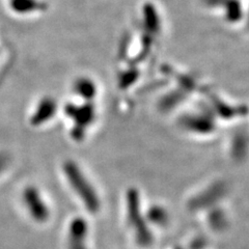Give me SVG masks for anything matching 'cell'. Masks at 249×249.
Wrapping results in <instances>:
<instances>
[{
	"instance_id": "obj_6",
	"label": "cell",
	"mask_w": 249,
	"mask_h": 249,
	"mask_svg": "<svg viewBox=\"0 0 249 249\" xmlns=\"http://www.w3.org/2000/svg\"><path fill=\"white\" fill-rule=\"evenodd\" d=\"M74 92L85 101H91L96 96V85L89 78L81 77L74 83Z\"/></svg>"
},
{
	"instance_id": "obj_5",
	"label": "cell",
	"mask_w": 249,
	"mask_h": 249,
	"mask_svg": "<svg viewBox=\"0 0 249 249\" xmlns=\"http://www.w3.org/2000/svg\"><path fill=\"white\" fill-rule=\"evenodd\" d=\"M57 111V104L52 98H43L36 107V110L31 115V126L38 127L53 119Z\"/></svg>"
},
{
	"instance_id": "obj_7",
	"label": "cell",
	"mask_w": 249,
	"mask_h": 249,
	"mask_svg": "<svg viewBox=\"0 0 249 249\" xmlns=\"http://www.w3.org/2000/svg\"><path fill=\"white\" fill-rule=\"evenodd\" d=\"M6 162H7V159H6L5 156L0 155V174H1L2 171H3V169L5 168Z\"/></svg>"
},
{
	"instance_id": "obj_3",
	"label": "cell",
	"mask_w": 249,
	"mask_h": 249,
	"mask_svg": "<svg viewBox=\"0 0 249 249\" xmlns=\"http://www.w3.org/2000/svg\"><path fill=\"white\" fill-rule=\"evenodd\" d=\"M22 201L34 221L37 223H45L49 220V207L46 204L41 192L35 186H27L23 190Z\"/></svg>"
},
{
	"instance_id": "obj_4",
	"label": "cell",
	"mask_w": 249,
	"mask_h": 249,
	"mask_svg": "<svg viewBox=\"0 0 249 249\" xmlns=\"http://www.w3.org/2000/svg\"><path fill=\"white\" fill-rule=\"evenodd\" d=\"M89 235V225L87 220L76 217L70 222L68 230L69 249H88L87 241Z\"/></svg>"
},
{
	"instance_id": "obj_1",
	"label": "cell",
	"mask_w": 249,
	"mask_h": 249,
	"mask_svg": "<svg viewBox=\"0 0 249 249\" xmlns=\"http://www.w3.org/2000/svg\"><path fill=\"white\" fill-rule=\"evenodd\" d=\"M62 171L70 187L79 197L85 209L89 213H96L100 207L98 194L79 165L74 161L68 160L62 165Z\"/></svg>"
},
{
	"instance_id": "obj_2",
	"label": "cell",
	"mask_w": 249,
	"mask_h": 249,
	"mask_svg": "<svg viewBox=\"0 0 249 249\" xmlns=\"http://www.w3.org/2000/svg\"><path fill=\"white\" fill-rule=\"evenodd\" d=\"M89 102L84 103L83 105L69 103L65 107L66 115L70 120L73 121L71 136L76 142H80L84 138L87 129L95 120V107Z\"/></svg>"
}]
</instances>
